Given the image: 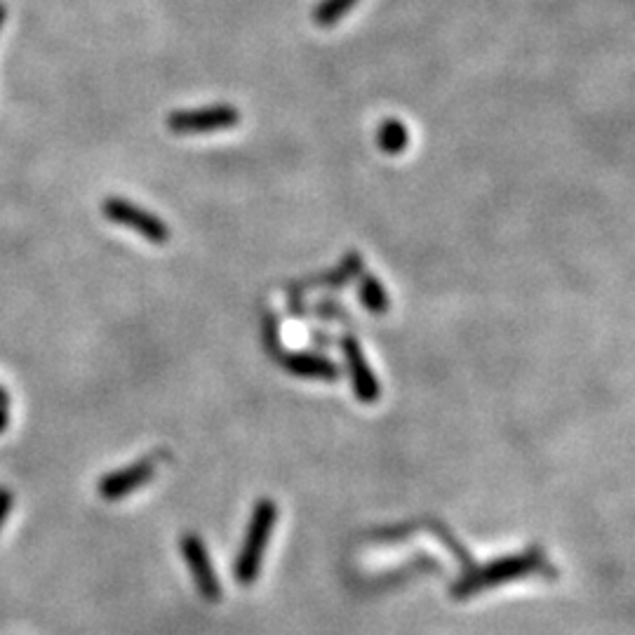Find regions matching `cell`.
Listing matches in <instances>:
<instances>
[{"label": "cell", "mask_w": 635, "mask_h": 635, "mask_svg": "<svg viewBox=\"0 0 635 635\" xmlns=\"http://www.w3.org/2000/svg\"><path fill=\"white\" fill-rule=\"evenodd\" d=\"M541 567H544V553H541L539 548H530L527 553H516V556L497 558L483 567H473V570L466 572L464 577H459L457 581H454L452 596L459 598V600L471 598V596H476V593L487 591V588L501 586V584H506V581H513V579H520V577H527V574L537 572V570H541Z\"/></svg>", "instance_id": "1"}, {"label": "cell", "mask_w": 635, "mask_h": 635, "mask_svg": "<svg viewBox=\"0 0 635 635\" xmlns=\"http://www.w3.org/2000/svg\"><path fill=\"white\" fill-rule=\"evenodd\" d=\"M276 518H278V506L273 504L271 499H259L257 504H254L243 548H240L236 563H233V577H236L238 584L250 586L254 584V579L259 577V572H262V560H264L266 546H269Z\"/></svg>", "instance_id": "2"}, {"label": "cell", "mask_w": 635, "mask_h": 635, "mask_svg": "<svg viewBox=\"0 0 635 635\" xmlns=\"http://www.w3.org/2000/svg\"><path fill=\"white\" fill-rule=\"evenodd\" d=\"M240 123V111L233 104H210L200 109H179L167 116V130L172 135H212L231 130Z\"/></svg>", "instance_id": "3"}, {"label": "cell", "mask_w": 635, "mask_h": 635, "mask_svg": "<svg viewBox=\"0 0 635 635\" xmlns=\"http://www.w3.org/2000/svg\"><path fill=\"white\" fill-rule=\"evenodd\" d=\"M102 212L109 222L139 233V236L146 238L153 245H165L167 240H170V226L160 217L153 215V212L132 203V200L106 198L102 203Z\"/></svg>", "instance_id": "4"}, {"label": "cell", "mask_w": 635, "mask_h": 635, "mask_svg": "<svg viewBox=\"0 0 635 635\" xmlns=\"http://www.w3.org/2000/svg\"><path fill=\"white\" fill-rule=\"evenodd\" d=\"M179 548H182V556L189 563V570L193 574V581H196L198 593L203 596L207 603H217L222 598V586H219V579L215 574V567H212L210 553H207L205 541L198 537V534H184L179 539Z\"/></svg>", "instance_id": "5"}, {"label": "cell", "mask_w": 635, "mask_h": 635, "mask_svg": "<svg viewBox=\"0 0 635 635\" xmlns=\"http://www.w3.org/2000/svg\"><path fill=\"white\" fill-rule=\"evenodd\" d=\"M342 351L346 358V365H349V374H351V386L356 391V398L363 405H374L379 403L381 396V386L377 381V374L372 372V367L367 365V358L363 349H360L358 339L353 334H346L342 339Z\"/></svg>", "instance_id": "6"}, {"label": "cell", "mask_w": 635, "mask_h": 635, "mask_svg": "<svg viewBox=\"0 0 635 635\" xmlns=\"http://www.w3.org/2000/svg\"><path fill=\"white\" fill-rule=\"evenodd\" d=\"M153 476H156V459H139L135 464L109 473V476L99 480V497L106 501H118L127 497V494L137 492L142 485L151 483Z\"/></svg>", "instance_id": "7"}, {"label": "cell", "mask_w": 635, "mask_h": 635, "mask_svg": "<svg viewBox=\"0 0 635 635\" xmlns=\"http://www.w3.org/2000/svg\"><path fill=\"white\" fill-rule=\"evenodd\" d=\"M280 365L294 377L302 379H320V381H339L342 377V367L334 365L330 358L318 356V353L309 351H285L280 353Z\"/></svg>", "instance_id": "8"}, {"label": "cell", "mask_w": 635, "mask_h": 635, "mask_svg": "<svg viewBox=\"0 0 635 635\" xmlns=\"http://www.w3.org/2000/svg\"><path fill=\"white\" fill-rule=\"evenodd\" d=\"M377 146L386 156H400L410 146V130L403 120L386 118L377 130Z\"/></svg>", "instance_id": "9"}, {"label": "cell", "mask_w": 635, "mask_h": 635, "mask_svg": "<svg viewBox=\"0 0 635 635\" xmlns=\"http://www.w3.org/2000/svg\"><path fill=\"white\" fill-rule=\"evenodd\" d=\"M360 271H363V257H360L358 252H349L344 257V262L337 266V269L327 271L325 276H320L318 280H313V285L332 287V290H339V287H344L346 283H351L353 278H358Z\"/></svg>", "instance_id": "10"}, {"label": "cell", "mask_w": 635, "mask_h": 635, "mask_svg": "<svg viewBox=\"0 0 635 635\" xmlns=\"http://www.w3.org/2000/svg\"><path fill=\"white\" fill-rule=\"evenodd\" d=\"M358 297H360V304H363L370 313H374V316H381V313L389 311L391 306L389 294H386L384 285H381L379 278L372 276V273H367V276L360 278Z\"/></svg>", "instance_id": "11"}, {"label": "cell", "mask_w": 635, "mask_h": 635, "mask_svg": "<svg viewBox=\"0 0 635 635\" xmlns=\"http://www.w3.org/2000/svg\"><path fill=\"white\" fill-rule=\"evenodd\" d=\"M358 3L360 0H320L316 10L311 12L313 24L320 26V29H330V26L342 22L346 12H351Z\"/></svg>", "instance_id": "12"}, {"label": "cell", "mask_w": 635, "mask_h": 635, "mask_svg": "<svg viewBox=\"0 0 635 635\" xmlns=\"http://www.w3.org/2000/svg\"><path fill=\"white\" fill-rule=\"evenodd\" d=\"M12 492L5 485H0V527H3L5 518L10 516V508H12Z\"/></svg>", "instance_id": "13"}, {"label": "cell", "mask_w": 635, "mask_h": 635, "mask_svg": "<svg viewBox=\"0 0 635 635\" xmlns=\"http://www.w3.org/2000/svg\"><path fill=\"white\" fill-rule=\"evenodd\" d=\"M10 424V417H8V407L0 405V433H3L5 429H8Z\"/></svg>", "instance_id": "14"}, {"label": "cell", "mask_w": 635, "mask_h": 635, "mask_svg": "<svg viewBox=\"0 0 635 635\" xmlns=\"http://www.w3.org/2000/svg\"><path fill=\"white\" fill-rule=\"evenodd\" d=\"M8 403H10V396H8V391L3 389V386H0V405L3 407H8Z\"/></svg>", "instance_id": "15"}, {"label": "cell", "mask_w": 635, "mask_h": 635, "mask_svg": "<svg viewBox=\"0 0 635 635\" xmlns=\"http://www.w3.org/2000/svg\"><path fill=\"white\" fill-rule=\"evenodd\" d=\"M3 22H5V8L0 5V26H3Z\"/></svg>", "instance_id": "16"}]
</instances>
